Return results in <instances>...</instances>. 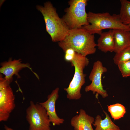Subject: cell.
<instances>
[{"label":"cell","instance_id":"cell-4","mask_svg":"<svg viewBox=\"0 0 130 130\" xmlns=\"http://www.w3.org/2000/svg\"><path fill=\"white\" fill-rule=\"evenodd\" d=\"M75 68L73 77L68 87L64 88L67 93V98L69 100H78L81 98V90L85 83L86 75L84 70L89 63L86 56L76 52L75 57L71 63Z\"/></svg>","mask_w":130,"mask_h":130},{"label":"cell","instance_id":"cell-5","mask_svg":"<svg viewBox=\"0 0 130 130\" xmlns=\"http://www.w3.org/2000/svg\"><path fill=\"white\" fill-rule=\"evenodd\" d=\"M88 1L71 0L69 1V7L65 9V14L62 19L69 29L81 28L90 24L85 10Z\"/></svg>","mask_w":130,"mask_h":130},{"label":"cell","instance_id":"cell-8","mask_svg":"<svg viewBox=\"0 0 130 130\" xmlns=\"http://www.w3.org/2000/svg\"><path fill=\"white\" fill-rule=\"evenodd\" d=\"M107 71V68L103 66L102 62L98 60L93 63V68L89 76L91 83L86 86L85 91L86 92L91 91L93 94L96 93L101 95L104 98L108 96L106 91L104 90L102 82V74Z\"/></svg>","mask_w":130,"mask_h":130},{"label":"cell","instance_id":"cell-3","mask_svg":"<svg viewBox=\"0 0 130 130\" xmlns=\"http://www.w3.org/2000/svg\"><path fill=\"white\" fill-rule=\"evenodd\" d=\"M87 20L89 24L82 27L91 34H99L105 29H121L130 31V26L123 24L119 14L111 15L108 12L87 13Z\"/></svg>","mask_w":130,"mask_h":130},{"label":"cell","instance_id":"cell-14","mask_svg":"<svg viewBox=\"0 0 130 130\" xmlns=\"http://www.w3.org/2000/svg\"><path fill=\"white\" fill-rule=\"evenodd\" d=\"M106 117L102 120L101 117L98 115L95 118L94 123L93 124L95 127V130H121L120 128L112 121L109 115L104 111Z\"/></svg>","mask_w":130,"mask_h":130},{"label":"cell","instance_id":"cell-1","mask_svg":"<svg viewBox=\"0 0 130 130\" xmlns=\"http://www.w3.org/2000/svg\"><path fill=\"white\" fill-rule=\"evenodd\" d=\"M94 36L82 27L69 29L64 39L59 42V46L64 52L71 48L76 52L86 56L94 53L97 46Z\"/></svg>","mask_w":130,"mask_h":130},{"label":"cell","instance_id":"cell-10","mask_svg":"<svg viewBox=\"0 0 130 130\" xmlns=\"http://www.w3.org/2000/svg\"><path fill=\"white\" fill-rule=\"evenodd\" d=\"M59 88H56L48 96L46 101L39 103L46 110L50 121L54 126L60 125L64 121L63 119L58 116L56 111L55 103L59 97Z\"/></svg>","mask_w":130,"mask_h":130},{"label":"cell","instance_id":"cell-13","mask_svg":"<svg viewBox=\"0 0 130 130\" xmlns=\"http://www.w3.org/2000/svg\"><path fill=\"white\" fill-rule=\"evenodd\" d=\"M97 41L98 49L104 53L114 52V42L113 29L102 32Z\"/></svg>","mask_w":130,"mask_h":130},{"label":"cell","instance_id":"cell-16","mask_svg":"<svg viewBox=\"0 0 130 130\" xmlns=\"http://www.w3.org/2000/svg\"><path fill=\"white\" fill-rule=\"evenodd\" d=\"M107 106L108 111L114 120L123 117L126 113L125 107L121 104L117 103Z\"/></svg>","mask_w":130,"mask_h":130},{"label":"cell","instance_id":"cell-6","mask_svg":"<svg viewBox=\"0 0 130 130\" xmlns=\"http://www.w3.org/2000/svg\"><path fill=\"white\" fill-rule=\"evenodd\" d=\"M26 113L29 130H51V122L46 111L39 103L35 104L31 101Z\"/></svg>","mask_w":130,"mask_h":130},{"label":"cell","instance_id":"cell-21","mask_svg":"<svg viewBox=\"0 0 130 130\" xmlns=\"http://www.w3.org/2000/svg\"><path fill=\"white\" fill-rule=\"evenodd\" d=\"M128 26H130V25H128Z\"/></svg>","mask_w":130,"mask_h":130},{"label":"cell","instance_id":"cell-19","mask_svg":"<svg viewBox=\"0 0 130 130\" xmlns=\"http://www.w3.org/2000/svg\"><path fill=\"white\" fill-rule=\"evenodd\" d=\"M64 52V59L65 60L71 63L74 59L76 52L71 48L67 49Z\"/></svg>","mask_w":130,"mask_h":130},{"label":"cell","instance_id":"cell-2","mask_svg":"<svg viewBox=\"0 0 130 130\" xmlns=\"http://www.w3.org/2000/svg\"><path fill=\"white\" fill-rule=\"evenodd\" d=\"M36 7L43 16L46 31L50 36L52 41L59 42L63 40L69 29L62 18L59 17L52 3L46 2L44 6L37 5Z\"/></svg>","mask_w":130,"mask_h":130},{"label":"cell","instance_id":"cell-12","mask_svg":"<svg viewBox=\"0 0 130 130\" xmlns=\"http://www.w3.org/2000/svg\"><path fill=\"white\" fill-rule=\"evenodd\" d=\"M113 30L114 52L117 53L130 46V31L121 29Z\"/></svg>","mask_w":130,"mask_h":130},{"label":"cell","instance_id":"cell-9","mask_svg":"<svg viewBox=\"0 0 130 130\" xmlns=\"http://www.w3.org/2000/svg\"><path fill=\"white\" fill-rule=\"evenodd\" d=\"M0 65V73L4 75L5 79L10 83L13 80L14 75L16 76L18 78H20V77L19 73L22 69L26 68L29 69L39 80L38 76L33 72L30 65L27 63H22L21 59L13 60L11 58H10L7 61L1 63Z\"/></svg>","mask_w":130,"mask_h":130},{"label":"cell","instance_id":"cell-17","mask_svg":"<svg viewBox=\"0 0 130 130\" xmlns=\"http://www.w3.org/2000/svg\"><path fill=\"white\" fill-rule=\"evenodd\" d=\"M114 63L117 65L120 63L130 60V46L116 54L113 58Z\"/></svg>","mask_w":130,"mask_h":130},{"label":"cell","instance_id":"cell-11","mask_svg":"<svg viewBox=\"0 0 130 130\" xmlns=\"http://www.w3.org/2000/svg\"><path fill=\"white\" fill-rule=\"evenodd\" d=\"M94 120L93 117L88 115L84 110L81 109L79 114L72 118L71 124L74 130H94L92 124Z\"/></svg>","mask_w":130,"mask_h":130},{"label":"cell","instance_id":"cell-15","mask_svg":"<svg viewBox=\"0 0 130 130\" xmlns=\"http://www.w3.org/2000/svg\"><path fill=\"white\" fill-rule=\"evenodd\" d=\"M121 7L119 14L120 20L124 25H130V1L127 0H120Z\"/></svg>","mask_w":130,"mask_h":130},{"label":"cell","instance_id":"cell-7","mask_svg":"<svg viewBox=\"0 0 130 130\" xmlns=\"http://www.w3.org/2000/svg\"><path fill=\"white\" fill-rule=\"evenodd\" d=\"M10 84L0 73V122L7 121L15 107V96Z\"/></svg>","mask_w":130,"mask_h":130},{"label":"cell","instance_id":"cell-20","mask_svg":"<svg viewBox=\"0 0 130 130\" xmlns=\"http://www.w3.org/2000/svg\"><path fill=\"white\" fill-rule=\"evenodd\" d=\"M4 128L5 130H14L12 128L8 127L6 125H4Z\"/></svg>","mask_w":130,"mask_h":130},{"label":"cell","instance_id":"cell-18","mask_svg":"<svg viewBox=\"0 0 130 130\" xmlns=\"http://www.w3.org/2000/svg\"><path fill=\"white\" fill-rule=\"evenodd\" d=\"M117 65L123 77L130 76V60L121 62Z\"/></svg>","mask_w":130,"mask_h":130}]
</instances>
